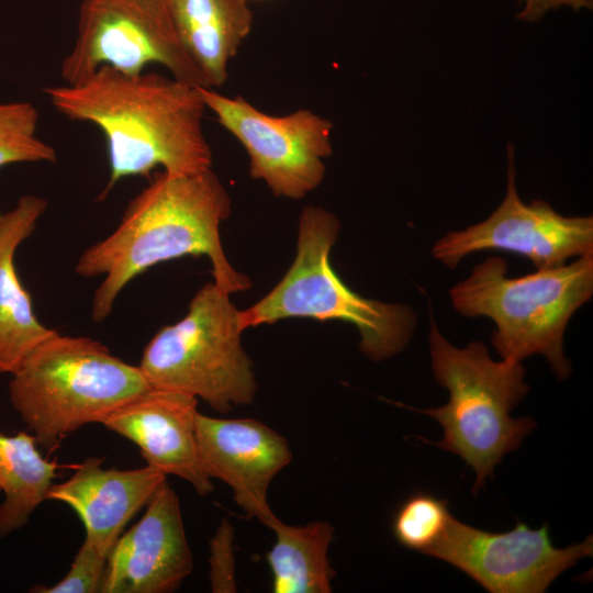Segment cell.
<instances>
[{
	"label": "cell",
	"mask_w": 593,
	"mask_h": 593,
	"mask_svg": "<svg viewBox=\"0 0 593 593\" xmlns=\"http://www.w3.org/2000/svg\"><path fill=\"white\" fill-rule=\"evenodd\" d=\"M52 105L104 134L110 176L99 201L123 178L156 167L172 175L209 170L212 150L203 132L206 109L198 86L157 72L124 75L102 66L76 85L48 87Z\"/></svg>",
	"instance_id": "6da1fadb"
},
{
	"label": "cell",
	"mask_w": 593,
	"mask_h": 593,
	"mask_svg": "<svg viewBox=\"0 0 593 593\" xmlns=\"http://www.w3.org/2000/svg\"><path fill=\"white\" fill-rule=\"evenodd\" d=\"M230 213V195L212 169L156 174L130 201L116 228L78 258V276H103L93 294L92 320H105L135 277L183 256H206L214 283L230 294L248 289L249 279L231 266L222 247L220 226Z\"/></svg>",
	"instance_id": "7a4b0ae2"
},
{
	"label": "cell",
	"mask_w": 593,
	"mask_h": 593,
	"mask_svg": "<svg viewBox=\"0 0 593 593\" xmlns=\"http://www.w3.org/2000/svg\"><path fill=\"white\" fill-rule=\"evenodd\" d=\"M11 376L10 403L48 454L68 435L88 424H102L150 388L138 366L112 355L100 342L56 331Z\"/></svg>",
	"instance_id": "3957f363"
},
{
	"label": "cell",
	"mask_w": 593,
	"mask_h": 593,
	"mask_svg": "<svg viewBox=\"0 0 593 593\" xmlns=\"http://www.w3.org/2000/svg\"><path fill=\"white\" fill-rule=\"evenodd\" d=\"M428 346L434 378L449 393L439 407L413 411L443 427L439 441H427L458 455L475 474L473 493L492 478L502 458L519 448L536 427L529 417L513 418L512 410L528 393L521 361H494L479 340L455 347L438 329L430 312Z\"/></svg>",
	"instance_id": "277c9868"
},
{
	"label": "cell",
	"mask_w": 593,
	"mask_h": 593,
	"mask_svg": "<svg viewBox=\"0 0 593 593\" xmlns=\"http://www.w3.org/2000/svg\"><path fill=\"white\" fill-rule=\"evenodd\" d=\"M502 257H488L449 290L454 309L467 317L486 316L496 328L491 344L502 359L521 361L542 355L556 378L572 366L563 338L572 315L593 294V254L559 267L511 278Z\"/></svg>",
	"instance_id": "5b68a950"
},
{
	"label": "cell",
	"mask_w": 593,
	"mask_h": 593,
	"mask_svg": "<svg viewBox=\"0 0 593 593\" xmlns=\"http://www.w3.org/2000/svg\"><path fill=\"white\" fill-rule=\"evenodd\" d=\"M338 232L339 222L332 212L318 206L303 209L294 260L268 294L238 310L243 332L284 318L305 317L353 324L360 335V351L372 361L388 359L407 346L417 323L413 309L365 298L334 271L329 254Z\"/></svg>",
	"instance_id": "8992f818"
},
{
	"label": "cell",
	"mask_w": 593,
	"mask_h": 593,
	"mask_svg": "<svg viewBox=\"0 0 593 593\" xmlns=\"http://www.w3.org/2000/svg\"><path fill=\"white\" fill-rule=\"evenodd\" d=\"M237 312L214 281L201 287L186 315L145 346L138 368L150 388L192 395L219 413L250 404L257 381Z\"/></svg>",
	"instance_id": "52a82bcc"
},
{
	"label": "cell",
	"mask_w": 593,
	"mask_h": 593,
	"mask_svg": "<svg viewBox=\"0 0 593 593\" xmlns=\"http://www.w3.org/2000/svg\"><path fill=\"white\" fill-rule=\"evenodd\" d=\"M160 64L171 77L208 87L183 47L164 0H81L77 37L60 76L76 85L102 66L138 75Z\"/></svg>",
	"instance_id": "ba28073f"
},
{
	"label": "cell",
	"mask_w": 593,
	"mask_h": 593,
	"mask_svg": "<svg viewBox=\"0 0 593 593\" xmlns=\"http://www.w3.org/2000/svg\"><path fill=\"white\" fill-rule=\"evenodd\" d=\"M206 108L236 137L249 157L253 178L278 197L302 199L325 176L324 159L333 153V124L307 109L283 116L261 112L242 97L230 98L198 86Z\"/></svg>",
	"instance_id": "9c48e42d"
},
{
	"label": "cell",
	"mask_w": 593,
	"mask_h": 593,
	"mask_svg": "<svg viewBox=\"0 0 593 593\" xmlns=\"http://www.w3.org/2000/svg\"><path fill=\"white\" fill-rule=\"evenodd\" d=\"M592 536L555 547L547 524L533 529L516 522L508 532L491 533L452 516L427 555L456 567L491 593H542L562 572L592 556Z\"/></svg>",
	"instance_id": "30bf717a"
},
{
	"label": "cell",
	"mask_w": 593,
	"mask_h": 593,
	"mask_svg": "<svg viewBox=\"0 0 593 593\" xmlns=\"http://www.w3.org/2000/svg\"><path fill=\"white\" fill-rule=\"evenodd\" d=\"M507 190L500 206L483 222L450 232L432 248L435 259L451 269L468 255L502 250L528 258L536 269L562 266L572 257L593 254V217L563 216L544 200L525 204L516 190L513 145H507Z\"/></svg>",
	"instance_id": "8fae6325"
},
{
	"label": "cell",
	"mask_w": 593,
	"mask_h": 593,
	"mask_svg": "<svg viewBox=\"0 0 593 593\" xmlns=\"http://www.w3.org/2000/svg\"><path fill=\"white\" fill-rule=\"evenodd\" d=\"M200 460L211 479L231 488L234 502L266 527L278 519L268 503L272 480L292 461L286 437L255 418L195 416Z\"/></svg>",
	"instance_id": "7c38bea8"
},
{
	"label": "cell",
	"mask_w": 593,
	"mask_h": 593,
	"mask_svg": "<svg viewBox=\"0 0 593 593\" xmlns=\"http://www.w3.org/2000/svg\"><path fill=\"white\" fill-rule=\"evenodd\" d=\"M109 552L101 593H171L193 570L180 502L165 480Z\"/></svg>",
	"instance_id": "4fadbf2b"
},
{
	"label": "cell",
	"mask_w": 593,
	"mask_h": 593,
	"mask_svg": "<svg viewBox=\"0 0 593 593\" xmlns=\"http://www.w3.org/2000/svg\"><path fill=\"white\" fill-rule=\"evenodd\" d=\"M198 399L181 392L149 388L118 407L102 423L135 444L147 466L176 475L200 495L213 492L202 467L197 436Z\"/></svg>",
	"instance_id": "5bb4252c"
},
{
	"label": "cell",
	"mask_w": 593,
	"mask_h": 593,
	"mask_svg": "<svg viewBox=\"0 0 593 593\" xmlns=\"http://www.w3.org/2000/svg\"><path fill=\"white\" fill-rule=\"evenodd\" d=\"M89 457L61 483H53L47 500L74 510L83 524L85 539L109 556L130 519L144 507L167 474L150 466L120 470L101 467Z\"/></svg>",
	"instance_id": "9a60e30c"
},
{
	"label": "cell",
	"mask_w": 593,
	"mask_h": 593,
	"mask_svg": "<svg viewBox=\"0 0 593 593\" xmlns=\"http://www.w3.org/2000/svg\"><path fill=\"white\" fill-rule=\"evenodd\" d=\"M47 208L45 199L23 195L0 215V374L12 373L26 355L55 331L35 316L31 295L14 265L18 247L31 236Z\"/></svg>",
	"instance_id": "2e32d148"
},
{
	"label": "cell",
	"mask_w": 593,
	"mask_h": 593,
	"mask_svg": "<svg viewBox=\"0 0 593 593\" xmlns=\"http://www.w3.org/2000/svg\"><path fill=\"white\" fill-rule=\"evenodd\" d=\"M176 32L208 87L227 79L235 57L253 25L246 0H164Z\"/></svg>",
	"instance_id": "e0dca14e"
},
{
	"label": "cell",
	"mask_w": 593,
	"mask_h": 593,
	"mask_svg": "<svg viewBox=\"0 0 593 593\" xmlns=\"http://www.w3.org/2000/svg\"><path fill=\"white\" fill-rule=\"evenodd\" d=\"M276 540L267 553L273 593H329L336 575L328 558L334 527L326 521L270 526Z\"/></svg>",
	"instance_id": "ac0fdd59"
},
{
	"label": "cell",
	"mask_w": 593,
	"mask_h": 593,
	"mask_svg": "<svg viewBox=\"0 0 593 593\" xmlns=\"http://www.w3.org/2000/svg\"><path fill=\"white\" fill-rule=\"evenodd\" d=\"M61 466L45 459L31 433L0 434V538L24 527L47 492Z\"/></svg>",
	"instance_id": "d6986e66"
},
{
	"label": "cell",
	"mask_w": 593,
	"mask_h": 593,
	"mask_svg": "<svg viewBox=\"0 0 593 593\" xmlns=\"http://www.w3.org/2000/svg\"><path fill=\"white\" fill-rule=\"evenodd\" d=\"M451 517L446 500L417 491L394 513L392 533L401 546L427 555L446 534Z\"/></svg>",
	"instance_id": "ffe728a7"
},
{
	"label": "cell",
	"mask_w": 593,
	"mask_h": 593,
	"mask_svg": "<svg viewBox=\"0 0 593 593\" xmlns=\"http://www.w3.org/2000/svg\"><path fill=\"white\" fill-rule=\"evenodd\" d=\"M37 122V110L30 102L0 104V168L14 163H56V150L36 136Z\"/></svg>",
	"instance_id": "44dd1931"
},
{
	"label": "cell",
	"mask_w": 593,
	"mask_h": 593,
	"mask_svg": "<svg viewBox=\"0 0 593 593\" xmlns=\"http://www.w3.org/2000/svg\"><path fill=\"white\" fill-rule=\"evenodd\" d=\"M108 556L83 539L68 573L52 586L37 585L36 593H97L101 591Z\"/></svg>",
	"instance_id": "7402d4cb"
},
{
	"label": "cell",
	"mask_w": 593,
	"mask_h": 593,
	"mask_svg": "<svg viewBox=\"0 0 593 593\" xmlns=\"http://www.w3.org/2000/svg\"><path fill=\"white\" fill-rule=\"evenodd\" d=\"M209 566V579L213 593L237 591L234 527L227 519L221 521L210 539Z\"/></svg>",
	"instance_id": "603a6c76"
},
{
	"label": "cell",
	"mask_w": 593,
	"mask_h": 593,
	"mask_svg": "<svg viewBox=\"0 0 593 593\" xmlns=\"http://www.w3.org/2000/svg\"><path fill=\"white\" fill-rule=\"evenodd\" d=\"M525 2L524 9L517 14L526 22L538 21L548 10L568 5L578 11L581 8L592 9L593 0H519Z\"/></svg>",
	"instance_id": "cb8c5ba5"
}]
</instances>
